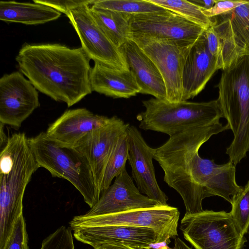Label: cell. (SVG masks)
<instances>
[{"label": "cell", "instance_id": "1", "mask_svg": "<svg viewBox=\"0 0 249 249\" xmlns=\"http://www.w3.org/2000/svg\"><path fill=\"white\" fill-rule=\"evenodd\" d=\"M90 58L82 47L25 44L16 57L20 71L40 92L68 107L92 90Z\"/></svg>", "mask_w": 249, "mask_h": 249}, {"label": "cell", "instance_id": "2", "mask_svg": "<svg viewBox=\"0 0 249 249\" xmlns=\"http://www.w3.org/2000/svg\"><path fill=\"white\" fill-rule=\"evenodd\" d=\"M228 129L220 122L195 126L170 136L154 149L153 159L164 172V181L180 195L187 213L203 211L205 197L200 184L207 159L200 157L199 149L213 135Z\"/></svg>", "mask_w": 249, "mask_h": 249}, {"label": "cell", "instance_id": "3", "mask_svg": "<svg viewBox=\"0 0 249 249\" xmlns=\"http://www.w3.org/2000/svg\"><path fill=\"white\" fill-rule=\"evenodd\" d=\"M0 153V249L23 213L26 188L39 168L25 133L8 137Z\"/></svg>", "mask_w": 249, "mask_h": 249}, {"label": "cell", "instance_id": "4", "mask_svg": "<svg viewBox=\"0 0 249 249\" xmlns=\"http://www.w3.org/2000/svg\"><path fill=\"white\" fill-rule=\"evenodd\" d=\"M217 99L223 118L233 134L226 153L236 165L249 151V56L222 70Z\"/></svg>", "mask_w": 249, "mask_h": 249}, {"label": "cell", "instance_id": "5", "mask_svg": "<svg viewBox=\"0 0 249 249\" xmlns=\"http://www.w3.org/2000/svg\"><path fill=\"white\" fill-rule=\"evenodd\" d=\"M142 103L145 110L137 115L139 127L170 137L195 126L219 123L223 118L217 100L172 103L152 98Z\"/></svg>", "mask_w": 249, "mask_h": 249}, {"label": "cell", "instance_id": "6", "mask_svg": "<svg viewBox=\"0 0 249 249\" xmlns=\"http://www.w3.org/2000/svg\"><path fill=\"white\" fill-rule=\"evenodd\" d=\"M28 141L39 168L47 170L53 177L71 182L90 208L97 203L100 197L91 170L75 149L58 145L47 137L45 132L28 138Z\"/></svg>", "mask_w": 249, "mask_h": 249}, {"label": "cell", "instance_id": "7", "mask_svg": "<svg viewBox=\"0 0 249 249\" xmlns=\"http://www.w3.org/2000/svg\"><path fill=\"white\" fill-rule=\"evenodd\" d=\"M179 228L195 249H242L246 242L230 213L225 211L185 213Z\"/></svg>", "mask_w": 249, "mask_h": 249}, {"label": "cell", "instance_id": "8", "mask_svg": "<svg viewBox=\"0 0 249 249\" xmlns=\"http://www.w3.org/2000/svg\"><path fill=\"white\" fill-rule=\"evenodd\" d=\"M179 216L177 208L167 204L96 216L77 215L69 224L71 228L105 225L146 228L157 232L160 242H165L169 244L171 238L178 236L177 228Z\"/></svg>", "mask_w": 249, "mask_h": 249}, {"label": "cell", "instance_id": "9", "mask_svg": "<svg viewBox=\"0 0 249 249\" xmlns=\"http://www.w3.org/2000/svg\"><path fill=\"white\" fill-rule=\"evenodd\" d=\"M131 38H148L193 45L205 31L200 26L167 10L131 15Z\"/></svg>", "mask_w": 249, "mask_h": 249}, {"label": "cell", "instance_id": "10", "mask_svg": "<svg viewBox=\"0 0 249 249\" xmlns=\"http://www.w3.org/2000/svg\"><path fill=\"white\" fill-rule=\"evenodd\" d=\"M151 58L164 82L166 101H182V74L186 59L193 45H183L148 38H131Z\"/></svg>", "mask_w": 249, "mask_h": 249}, {"label": "cell", "instance_id": "11", "mask_svg": "<svg viewBox=\"0 0 249 249\" xmlns=\"http://www.w3.org/2000/svg\"><path fill=\"white\" fill-rule=\"evenodd\" d=\"M90 6L84 5L66 16L79 37L81 47L94 62L121 70H129L121 50L100 28L90 12Z\"/></svg>", "mask_w": 249, "mask_h": 249}, {"label": "cell", "instance_id": "12", "mask_svg": "<svg viewBox=\"0 0 249 249\" xmlns=\"http://www.w3.org/2000/svg\"><path fill=\"white\" fill-rule=\"evenodd\" d=\"M211 19L221 44L218 70H223L239 58L249 56V0Z\"/></svg>", "mask_w": 249, "mask_h": 249}, {"label": "cell", "instance_id": "13", "mask_svg": "<svg viewBox=\"0 0 249 249\" xmlns=\"http://www.w3.org/2000/svg\"><path fill=\"white\" fill-rule=\"evenodd\" d=\"M40 106L37 89L19 71L0 79V123L18 129Z\"/></svg>", "mask_w": 249, "mask_h": 249}, {"label": "cell", "instance_id": "14", "mask_svg": "<svg viewBox=\"0 0 249 249\" xmlns=\"http://www.w3.org/2000/svg\"><path fill=\"white\" fill-rule=\"evenodd\" d=\"M129 124L116 116L105 125L89 132L73 147L85 160L94 179L99 197L106 168L112 150L120 136Z\"/></svg>", "mask_w": 249, "mask_h": 249}, {"label": "cell", "instance_id": "15", "mask_svg": "<svg viewBox=\"0 0 249 249\" xmlns=\"http://www.w3.org/2000/svg\"><path fill=\"white\" fill-rule=\"evenodd\" d=\"M128 142V160L132 176L142 194L156 200L160 205H167L168 196L161 190L156 178L152 160L154 149L145 142L141 133L134 126L127 130Z\"/></svg>", "mask_w": 249, "mask_h": 249}, {"label": "cell", "instance_id": "16", "mask_svg": "<svg viewBox=\"0 0 249 249\" xmlns=\"http://www.w3.org/2000/svg\"><path fill=\"white\" fill-rule=\"evenodd\" d=\"M160 205H162L140 192L125 169L115 178L113 183L102 192L97 203L83 215L100 216Z\"/></svg>", "mask_w": 249, "mask_h": 249}, {"label": "cell", "instance_id": "17", "mask_svg": "<svg viewBox=\"0 0 249 249\" xmlns=\"http://www.w3.org/2000/svg\"><path fill=\"white\" fill-rule=\"evenodd\" d=\"M78 241L94 249L106 243H118L137 249H147L152 243L160 242L152 229L132 226L105 225L71 228Z\"/></svg>", "mask_w": 249, "mask_h": 249}, {"label": "cell", "instance_id": "18", "mask_svg": "<svg viewBox=\"0 0 249 249\" xmlns=\"http://www.w3.org/2000/svg\"><path fill=\"white\" fill-rule=\"evenodd\" d=\"M110 119L86 108L69 109L51 124L45 133L58 145L73 148L87 134L105 125Z\"/></svg>", "mask_w": 249, "mask_h": 249}, {"label": "cell", "instance_id": "19", "mask_svg": "<svg viewBox=\"0 0 249 249\" xmlns=\"http://www.w3.org/2000/svg\"><path fill=\"white\" fill-rule=\"evenodd\" d=\"M204 32L192 45L185 62L182 101L198 94L218 70L217 60L208 49Z\"/></svg>", "mask_w": 249, "mask_h": 249}, {"label": "cell", "instance_id": "20", "mask_svg": "<svg viewBox=\"0 0 249 249\" xmlns=\"http://www.w3.org/2000/svg\"><path fill=\"white\" fill-rule=\"evenodd\" d=\"M120 48L141 88L140 93L166 100L163 78L151 58L131 39Z\"/></svg>", "mask_w": 249, "mask_h": 249}, {"label": "cell", "instance_id": "21", "mask_svg": "<svg viewBox=\"0 0 249 249\" xmlns=\"http://www.w3.org/2000/svg\"><path fill=\"white\" fill-rule=\"evenodd\" d=\"M90 81L92 91L114 98H129L141 91L130 70H121L99 62H94Z\"/></svg>", "mask_w": 249, "mask_h": 249}, {"label": "cell", "instance_id": "22", "mask_svg": "<svg viewBox=\"0 0 249 249\" xmlns=\"http://www.w3.org/2000/svg\"><path fill=\"white\" fill-rule=\"evenodd\" d=\"M61 15L53 8L38 3L0 1V20L4 22L42 24L58 19Z\"/></svg>", "mask_w": 249, "mask_h": 249}, {"label": "cell", "instance_id": "23", "mask_svg": "<svg viewBox=\"0 0 249 249\" xmlns=\"http://www.w3.org/2000/svg\"><path fill=\"white\" fill-rule=\"evenodd\" d=\"M90 10L100 28L116 47L120 48L130 39V15L93 5Z\"/></svg>", "mask_w": 249, "mask_h": 249}, {"label": "cell", "instance_id": "24", "mask_svg": "<svg viewBox=\"0 0 249 249\" xmlns=\"http://www.w3.org/2000/svg\"><path fill=\"white\" fill-rule=\"evenodd\" d=\"M128 142L126 130L119 137L108 159L102 185V193L111 184L113 179L125 169L128 160Z\"/></svg>", "mask_w": 249, "mask_h": 249}, {"label": "cell", "instance_id": "25", "mask_svg": "<svg viewBox=\"0 0 249 249\" xmlns=\"http://www.w3.org/2000/svg\"><path fill=\"white\" fill-rule=\"evenodd\" d=\"M91 5L130 15L168 10L148 0H93Z\"/></svg>", "mask_w": 249, "mask_h": 249}, {"label": "cell", "instance_id": "26", "mask_svg": "<svg viewBox=\"0 0 249 249\" xmlns=\"http://www.w3.org/2000/svg\"><path fill=\"white\" fill-rule=\"evenodd\" d=\"M150 2L174 12L206 29L212 24L210 18L190 1L182 0H148Z\"/></svg>", "mask_w": 249, "mask_h": 249}, {"label": "cell", "instance_id": "27", "mask_svg": "<svg viewBox=\"0 0 249 249\" xmlns=\"http://www.w3.org/2000/svg\"><path fill=\"white\" fill-rule=\"evenodd\" d=\"M230 212L242 236L249 230V180L242 191L233 196Z\"/></svg>", "mask_w": 249, "mask_h": 249}, {"label": "cell", "instance_id": "28", "mask_svg": "<svg viewBox=\"0 0 249 249\" xmlns=\"http://www.w3.org/2000/svg\"><path fill=\"white\" fill-rule=\"evenodd\" d=\"M40 249H74L71 229L60 226L43 240Z\"/></svg>", "mask_w": 249, "mask_h": 249}, {"label": "cell", "instance_id": "29", "mask_svg": "<svg viewBox=\"0 0 249 249\" xmlns=\"http://www.w3.org/2000/svg\"><path fill=\"white\" fill-rule=\"evenodd\" d=\"M26 225L21 214L16 220L12 232L2 249H29Z\"/></svg>", "mask_w": 249, "mask_h": 249}, {"label": "cell", "instance_id": "30", "mask_svg": "<svg viewBox=\"0 0 249 249\" xmlns=\"http://www.w3.org/2000/svg\"><path fill=\"white\" fill-rule=\"evenodd\" d=\"M33 2L51 7L67 16L71 11L86 5H92L93 0H34Z\"/></svg>", "mask_w": 249, "mask_h": 249}, {"label": "cell", "instance_id": "31", "mask_svg": "<svg viewBox=\"0 0 249 249\" xmlns=\"http://www.w3.org/2000/svg\"><path fill=\"white\" fill-rule=\"evenodd\" d=\"M248 0H215L214 5L210 9L202 11L203 14L209 18L230 11L240 5L246 3Z\"/></svg>", "mask_w": 249, "mask_h": 249}, {"label": "cell", "instance_id": "32", "mask_svg": "<svg viewBox=\"0 0 249 249\" xmlns=\"http://www.w3.org/2000/svg\"><path fill=\"white\" fill-rule=\"evenodd\" d=\"M204 33L208 49L218 62L221 53V44L218 35L212 25L205 29Z\"/></svg>", "mask_w": 249, "mask_h": 249}, {"label": "cell", "instance_id": "33", "mask_svg": "<svg viewBox=\"0 0 249 249\" xmlns=\"http://www.w3.org/2000/svg\"><path fill=\"white\" fill-rule=\"evenodd\" d=\"M192 3L198 6L202 11L211 9L214 4L215 0H193Z\"/></svg>", "mask_w": 249, "mask_h": 249}, {"label": "cell", "instance_id": "34", "mask_svg": "<svg viewBox=\"0 0 249 249\" xmlns=\"http://www.w3.org/2000/svg\"><path fill=\"white\" fill-rule=\"evenodd\" d=\"M94 249H137L131 247L118 243H106Z\"/></svg>", "mask_w": 249, "mask_h": 249}, {"label": "cell", "instance_id": "35", "mask_svg": "<svg viewBox=\"0 0 249 249\" xmlns=\"http://www.w3.org/2000/svg\"><path fill=\"white\" fill-rule=\"evenodd\" d=\"M174 245L175 249H192L178 237L174 238Z\"/></svg>", "mask_w": 249, "mask_h": 249}, {"label": "cell", "instance_id": "36", "mask_svg": "<svg viewBox=\"0 0 249 249\" xmlns=\"http://www.w3.org/2000/svg\"><path fill=\"white\" fill-rule=\"evenodd\" d=\"M248 232H249V231H248Z\"/></svg>", "mask_w": 249, "mask_h": 249}]
</instances>
